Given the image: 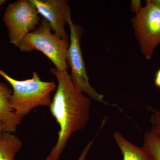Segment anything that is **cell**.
Masks as SVG:
<instances>
[{"mask_svg":"<svg viewBox=\"0 0 160 160\" xmlns=\"http://www.w3.org/2000/svg\"><path fill=\"white\" fill-rule=\"evenodd\" d=\"M50 72L56 78L58 84L49 107L60 129L56 144L45 160H58L71 136L87 125L91 99L75 86L67 71L52 68Z\"/></svg>","mask_w":160,"mask_h":160,"instance_id":"obj_1","label":"cell"},{"mask_svg":"<svg viewBox=\"0 0 160 160\" xmlns=\"http://www.w3.org/2000/svg\"><path fill=\"white\" fill-rule=\"evenodd\" d=\"M0 75L12 87L10 104L19 116L24 118L38 106H50L51 95L57 88L55 82L42 81L35 72L31 78L25 80L13 78L1 69Z\"/></svg>","mask_w":160,"mask_h":160,"instance_id":"obj_2","label":"cell"},{"mask_svg":"<svg viewBox=\"0 0 160 160\" xmlns=\"http://www.w3.org/2000/svg\"><path fill=\"white\" fill-rule=\"evenodd\" d=\"M69 46V40L52 33L51 26L43 18L37 29L26 35L17 47L22 52H41L52 62L57 69L64 71L69 68L66 61Z\"/></svg>","mask_w":160,"mask_h":160,"instance_id":"obj_3","label":"cell"},{"mask_svg":"<svg viewBox=\"0 0 160 160\" xmlns=\"http://www.w3.org/2000/svg\"><path fill=\"white\" fill-rule=\"evenodd\" d=\"M131 21L141 52L146 59H151L160 45V6L147 0L146 6Z\"/></svg>","mask_w":160,"mask_h":160,"instance_id":"obj_4","label":"cell"},{"mask_svg":"<svg viewBox=\"0 0 160 160\" xmlns=\"http://www.w3.org/2000/svg\"><path fill=\"white\" fill-rule=\"evenodd\" d=\"M68 24L70 29V43L67 51L66 61L71 69L70 75L72 82L80 91L87 94L90 99L109 106L110 104L104 100L102 95L98 92L89 83L81 48L82 27L72 22L71 17L68 20Z\"/></svg>","mask_w":160,"mask_h":160,"instance_id":"obj_5","label":"cell"},{"mask_svg":"<svg viewBox=\"0 0 160 160\" xmlns=\"http://www.w3.org/2000/svg\"><path fill=\"white\" fill-rule=\"evenodd\" d=\"M41 21L37 9L29 0L10 3L3 16L9 43L17 47L26 35L37 29Z\"/></svg>","mask_w":160,"mask_h":160,"instance_id":"obj_6","label":"cell"},{"mask_svg":"<svg viewBox=\"0 0 160 160\" xmlns=\"http://www.w3.org/2000/svg\"><path fill=\"white\" fill-rule=\"evenodd\" d=\"M40 15L49 22L52 30L62 38L69 40L65 26L71 17V9L66 0H29Z\"/></svg>","mask_w":160,"mask_h":160,"instance_id":"obj_7","label":"cell"},{"mask_svg":"<svg viewBox=\"0 0 160 160\" xmlns=\"http://www.w3.org/2000/svg\"><path fill=\"white\" fill-rule=\"evenodd\" d=\"M12 94V89L0 82V121L2 123L3 132L13 133L22 124L23 118L18 116L11 107L10 98Z\"/></svg>","mask_w":160,"mask_h":160,"instance_id":"obj_8","label":"cell"},{"mask_svg":"<svg viewBox=\"0 0 160 160\" xmlns=\"http://www.w3.org/2000/svg\"><path fill=\"white\" fill-rule=\"evenodd\" d=\"M113 138L123 156V160H152L143 147L132 144L119 132H115Z\"/></svg>","mask_w":160,"mask_h":160,"instance_id":"obj_9","label":"cell"},{"mask_svg":"<svg viewBox=\"0 0 160 160\" xmlns=\"http://www.w3.org/2000/svg\"><path fill=\"white\" fill-rule=\"evenodd\" d=\"M22 146V141L15 135L3 132L0 135V160H14Z\"/></svg>","mask_w":160,"mask_h":160,"instance_id":"obj_10","label":"cell"},{"mask_svg":"<svg viewBox=\"0 0 160 160\" xmlns=\"http://www.w3.org/2000/svg\"><path fill=\"white\" fill-rule=\"evenodd\" d=\"M142 147L152 160H160V138L147 132L144 135Z\"/></svg>","mask_w":160,"mask_h":160,"instance_id":"obj_11","label":"cell"},{"mask_svg":"<svg viewBox=\"0 0 160 160\" xmlns=\"http://www.w3.org/2000/svg\"><path fill=\"white\" fill-rule=\"evenodd\" d=\"M148 109L152 112L150 120L151 127L149 131L160 138V111L150 106Z\"/></svg>","mask_w":160,"mask_h":160,"instance_id":"obj_12","label":"cell"},{"mask_svg":"<svg viewBox=\"0 0 160 160\" xmlns=\"http://www.w3.org/2000/svg\"><path fill=\"white\" fill-rule=\"evenodd\" d=\"M143 7L140 0H132L131 2L130 9L132 12H135L137 14L141 11Z\"/></svg>","mask_w":160,"mask_h":160,"instance_id":"obj_13","label":"cell"},{"mask_svg":"<svg viewBox=\"0 0 160 160\" xmlns=\"http://www.w3.org/2000/svg\"><path fill=\"white\" fill-rule=\"evenodd\" d=\"M93 142H94V140L93 139L87 144L86 147L83 149L81 155L80 156L79 158H78V160H86L87 154H88L92 146Z\"/></svg>","mask_w":160,"mask_h":160,"instance_id":"obj_14","label":"cell"},{"mask_svg":"<svg viewBox=\"0 0 160 160\" xmlns=\"http://www.w3.org/2000/svg\"><path fill=\"white\" fill-rule=\"evenodd\" d=\"M155 84L158 87L160 88V69L158 70L156 74Z\"/></svg>","mask_w":160,"mask_h":160,"instance_id":"obj_15","label":"cell"},{"mask_svg":"<svg viewBox=\"0 0 160 160\" xmlns=\"http://www.w3.org/2000/svg\"><path fill=\"white\" fill-rule=\"evenodd\" d=\"M3 126L2 123L0 121V135L3 132Z\"/></svg>","mask_w":160,"mask_h":160,"instance_id":"obj_16","label":"cell"},{"mask_svg":"<svg viewBox=\"0 0 160 160\" xmlns=\"http://www.w3.org/2000/svg\"><path fill=\"white\" fill-rule=\"evenodd\" d=\"M6 2V0H0V8L2 6L3 4H5Z\"/></svg>","mask_w":160,"mask_h":160,"instance_id":"obj_17","label":"cell"},{"mask_svg":"<svg viewBox=\"0 0 160 160\" xmlns=\"http://www.w3.org/2000/svg\"><path fill=\"white\" fill-rule=\"evenodd\" d=\"M155 3L157 4L160 7V0H152Z\"/></svg>","mask_w":160,"mask_h":160,"instance_id":"obj_18","label":"cell"}]
</instances>
